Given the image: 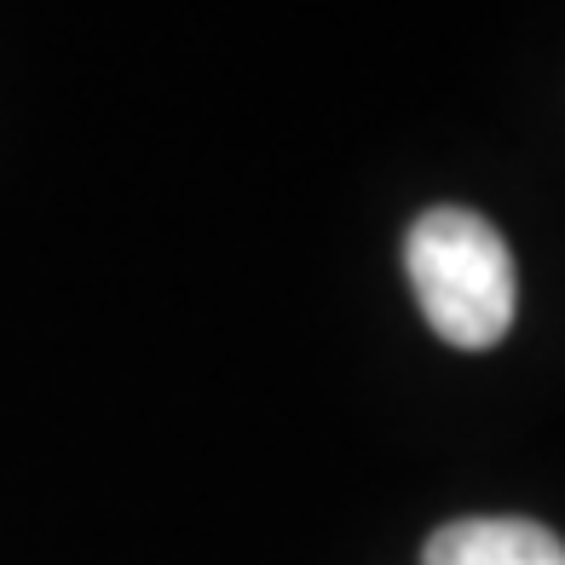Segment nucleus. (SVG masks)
<instances>
[{"label": "nucleus", "mask_w": 565, "mask_h": 565, "mask_svg": "<svg viewBox=\"0 0 565 565\" xmlns=\"http://www.w3.org/2000/svg\"><path fill=\"white\" fill-rule=\"evenodd\" d=\"M404 271L433 335L484 352L497 347L520 312V277L502 231L473 209H427L404 237Z\"/></svg>", "instance_id": "nucleus-1"}, {"label": "nucleus", "mask_w": 565, "mask_h": 565, "mask_svg": "<svg viewBox=\"0 0 565 565\" xmlns=\"http://www.w3.org/2000/svg\"><path fill=\"white\" fill-rule=\"evenodd\" d=\"M422 565H565V543L536 520H450L427 536Z\"/></svg>", "instance_id": "nucleus-2"}]
</instances>
